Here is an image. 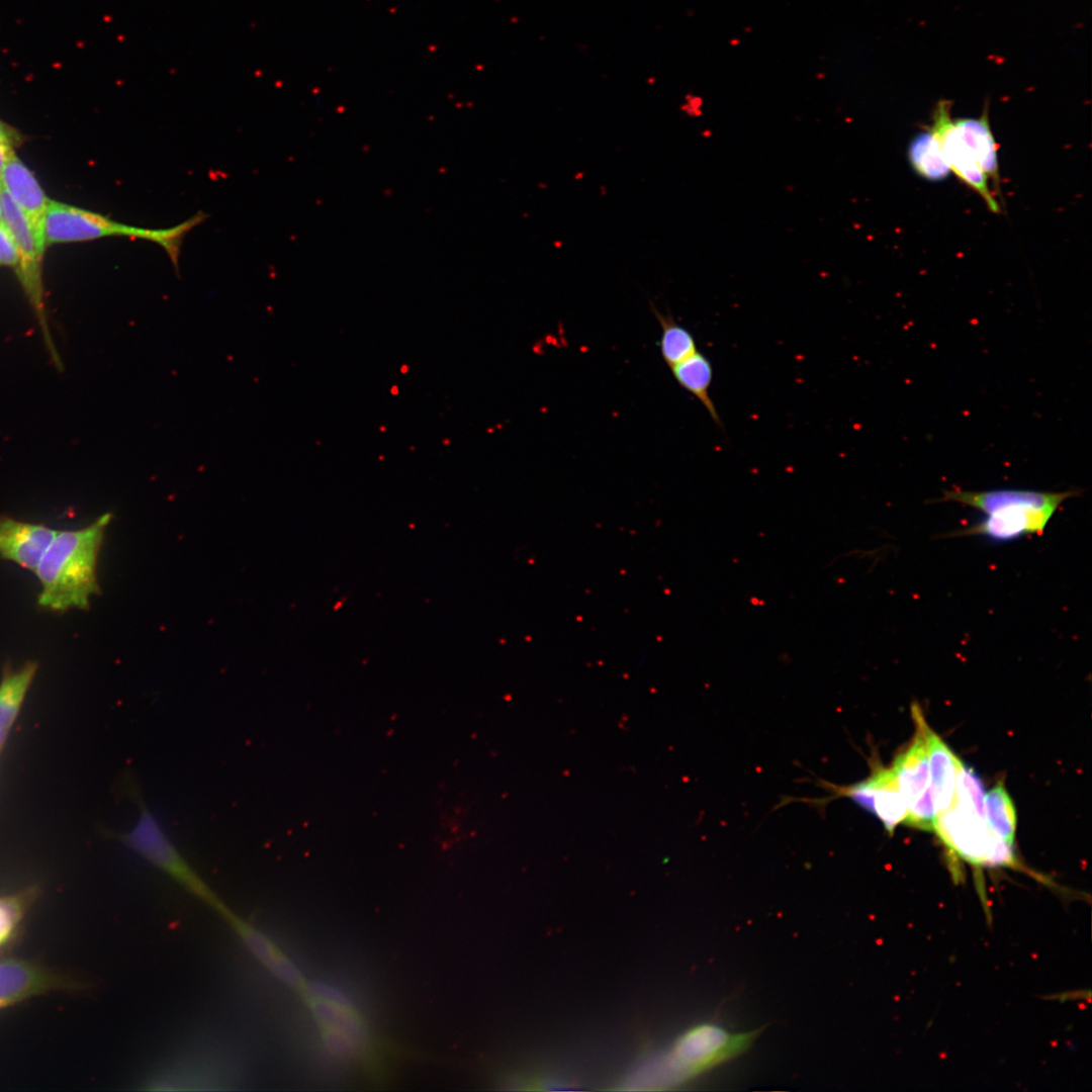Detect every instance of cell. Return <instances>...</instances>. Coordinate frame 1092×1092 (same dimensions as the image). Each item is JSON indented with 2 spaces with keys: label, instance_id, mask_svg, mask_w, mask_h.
<instances>
[{
  "label": "cell",
  "instance_id": "ac0fdd59",
  "mask_svg": "<svg viewBox=\"0 0 1092 1092\" xmlns=\"http://www.w3.org/2000/svg\"><path fill=\"white\" fill-rule=\"evenodd\" d=\"M954 124L972 157L986 174L999 187V168L995 140L992 134L988 112L985 110L979 118H960Z\"/></svg>",
  "mask_w": 1092,
  "mask_h": 1092
},
{
  "label": "cell",
  "instance_id": "ffe728a7",
  "mask_svg": "<svg viewBox=\"0 0 1092 1092\" xmlns=\"http://www.w3.org/2000/svg\"><path fill=\"white\" fill-rule=\"evenodd\" d=\"M37 663L27 661L17 669L7 666L0 680V730L9 733L34 678Z\"/></svg>",
  "mask_w": 1092,
  "mask_h": 1092
},
{
  "label": "cell",
  "instance_id": "7c38bea8",
  "mask_svg": "<svg viewBox=\"0 0 1092 1092\" xmlns=\"http://www.w3.org/2000/svg\"><path fill=\"white\" fill-rule=\"evenodd\" d=\"M912 715L924 738L933 803L936 814L939 815L954 802L957 775L962 760L931 730L916 704L912 706Z\"/></svg>",
  "mask_w": 1092,
  "mask_h": 1092
},
{
  "label": "cell",
  "instance_id": "1f68e13d",
  "mask_svg": "<svg viewBox=\"0 0 1092 1092\" xmlns=\"http://www.w3.org/2000/svg\"><path fill=\"white\" fill-rule=\"evenodd\" d=\"M406 370H407L406 366H403V367L401 368V371H402L403 373H404V372H406Z\"/></svg>",
  "mask_w": 1092,
  "mask_h": 1092
},
{
  "label": "cell",
  "instance_id": "4fadbf2b",
  "mask_svg": "<svg viewBox=\"0 0 1092 1092\" xmlns=\"http://www.w3.org/2000/svg\"><path fill=\"white\" fill-rule=\"evenodd\" d=\"M1076 494V490L1049 492L1027 489H992L984 491L951 489L943 492L941 500L962 504L989 515L1015 507L1058 510L1066 499Z\"/></svg>",
  "mask_w": 1092,
  "mask_h": 1092
},
{
  "label": "cell",
  "instance_id": "d6986e66",
  "mask_svg": "<svg viewBox=\"0 0 1092 1092\" xmlns=\"http://www.w3.org/2000/svg\"><path fill=\"white\" fill-rule=\"evenodd\" d=\"M678 385L698 398L709 413L712 421L723 428L721 418L710 396L709 388L713 381V365L703 353L694 354L670 368Z\"/></svg>",
  "mask_w": 1092,
  "mask_h": 1092
},
{
  "label": "cell",
  "instance_id": "7a4b0ae2",
  "mask_svg": "<svg viewBox=\"0 0 1092 1092\" xmlns=\"http://www.w3.org/2000/svg\"><path fill=\"white\" fill-rule=\"evenodd\" d=\"M761 1029L732 1033L713 1023L684 1032L670 1051L642 1063L622 1083L628 1090H661L680 1084L745 1052Z\"/></svg>",
  "mask_w": 1092,
  "mask_h": 1092
},
{
  "label": "cell",
  "instance_id": "d4e9b609",
  "mask_svg": "<svg viewBox=\"0 0 1092 1092\" xmlns=\"http://www.w3.org/2000/svg\"><path fill=\"white\" fill-rule=\"evenodd\" d=\"M984 786L979 775L963 761L957 775L954 802L985 818Z\"/></svg>",
  "mask_w": 1092,
  "mask_h": 1092
},
{
  "label": "cell",
  "instance_id": "e0dca14e",
  "mask_svg": "<svg viewBox=\"0 0 1092 1092\" xmlns=\"http://www.w3.org/2000/svg\"><path fill=\"white\" fill-rule=\"evenodd\" d=\"M0 188L26 214L37 237L44 243L42 224L51 199L46 195L33 173L15 152L10 155L5 164Z\"/></svg>",
  "mask_w": 1092,
  "mask_h": 1092
},
{
  "label": "cell",
  "instance_id": "4316f807",
  "mask_svg": "<svg viewBox=\"0 0 1092 1092\" xmlns=\"http://www.w3.org/2000/svg\"><path fill=\"white\" fill-rule=\"evenodd\" d=\"M21 141L18 131L0 120V145H8L15 148Z\"/></svg>",
  "mask_w": 1092,
  "mask_h": 1092
},
{
  "label": "cell",
  "instance_id": "83f0119b",
  "mask_svg": "<svg viewBox=\"0 0 1092 1092\" xmlns=\"http://www.w3.org/2000/svg\"><path fill=\"white\" fill-rule=\"evenodd\" d=\"M687 108V112L690 115H696L700 112V104L697 103V98H687V102L684 104Z\"/></svg>",
  "mask_w": 1092,
  "mask_h": 1092
},
{
  "label": "cell",
  "instance_id": "f546056e",
  "mask_svg": "<svg viewBox=\"0 0 1092 1092\" xmlns=\"http://www.w3.org/2000/svg\"><path fill=\"white\" fill-rule=\"evenodd\" d=\"M1 220H2V197H1V188H0V221Z\"/></svg>",
  "mask_w": 1092,
  "mask_h": 1092
},
{
  "label": "cell",
  "instance_id": "9c48e42d",
  "mask_svg": "<svg viewBox=\"0 0 1092 1092\" xmlns=\"http://www.w3.org/2000/svg\"><path fill=\"white\" fill-rule=\"evenodd\" d=\"M934 832L947 849L974 868H986L992 832L985 818L957 802L937 815Z\"/></svg>",
  "mask_w": 1092,
  "mask_h": 1092
},
{
  "label": "cell",
  "instance_id": "603a6c76",
  "mask_svg": "<svg viewBox=\"0 0 1092 1092\" xmlns=\"http://www.w3.org/2000/svg\"><path fill=\"white\" fill-rule=\"evenodd\" d=\"M651 309L661 327L660 354L665 364L672 368L698 351L695 337L672 315L660 312L654 305H651Z\"/></svg>",
  "mask_w": 1092,
  "mask_h": 1092
},
{
  "label": "cell",
  "instance_id": "44dd1931",
  "mask_svg": "<svg viewBox=\"0 0 1092 1092\" xmlns=\"http://www.w3.org/2000/svg\"><path fill=\"white\" fill-rule=\"evenodd\" d=\"M984 810L986 824L992 834L1013 843L1017 815L1014 804L1002 783L985 793Z\"/></svg>",
  "mask_w": 1092,
  "mask_h": 1092
},
{
  "label": "cell",
  "instance_id": "9a60e30c",
  "mask_svg": "<svg viewBox=\"0 0 1092 1092\" xmlns=\"http://www.w3.org/2000/svg\"><path fill=\"white\" fill-rule=\"evenodd\" d=\"M1057 510L1015 507L989 515L979 523L951 536H984L1009 541L1026 535L1041 534Z\"/></svg>",
  "mask_w": 1092,
  "mask_h": 1092
},
{
  "label": "cell",
  "instance_id": "484cf974",
  "mask_svg": "<svg viewBox=\"0 0 1092 1092\" xmlns=\"http://www.w3.org/2000/svg\"><path fill=\"white\" fill-rule=\"evenodd\" d=\"M19 253L16 243L6 226V224L0 221V266L13 268L15 271L19 266Z\"/></svg>",
  "mask_w": 1092,
  "mask_h": 1092
},
{
  "label": "cell",
  "instance_id": "7402d4cb",
  "mask_svg": "<svg viewBox=\"0 0 1092 1092\" xmlns=\"http://www.w3.org/2000/svg\"><path fill=\"white\" fill-rule=\"evenodd\" d=\"M908 157L914 170L928 180L944 179L950 172L940 146L930 128L915 135L909 146Z\"/></svg>",
  "mask_w": 1092,
  "mask_h": 1092
},
{
  "label": "cell",
  "instance_id": "8992f818",
  "mask_svg": "<svg viewBox=\"0 0 1092 1092\" xmlns=\"http://www.w3.org/2000/svg\"><path fill=\"white\" fill-rule=\"evenodd\" d=\"M1 197L2 221L10 231L20 258L15 273L38 318L51 357L61 369L62 361L50 334L43 304L41 261L46 245L37 237L26 214L2 190Z\"/></svg>",
  "mask_w": 1092,
  "mask_h": 1092
},
{
  "label": "cell",
  "instance_id": "6da1fadb",
  "mask_svg": "<svg viewBox=\"0 0 1092 1092\" xmlns=\"http://www.w3.org/2000/svg\"><path fill=\"white\" fill-rule=\"evenodd\" d=\"M110 520L106 513L84 528L57 532L34 571L41 608L55 612L89 608L90 599L100 592L97 561Z\"/></svg>",
  "mask_w": 1092,
  "mask_h": 1092
},
{
  "label": "cell",
  "instance_id": "3957f363",
  "mask_svg": "<svg viewBox=\"0 0 1092 1092\" xmlns=\"http://www.w3.org/2000/svg\"><path fill=\"white\" fill-rule=\"evenodd\" d=\"M205 217L206 215L199 212L177 225L152 230L121 223L91 210L50 200L43 217L42 232L46 246L87 242L107 237L149 241L163 248L178 271L183 239Z\"/></svg>",
  "mask_w": 1092,
  "mask_h": 1092
},
{
  "label": "cell",
  "instance_id": "2e32d148",
  "mask_svg": "<svg viewBox=\"0 0 1092 1092\" xmlns=\"http://www.w3.org/2000/svg\"><path fill=\"white\" fill-rule=\"evenodd\" d=\"M222 918L267 971L288 987L301 992L306 984L304 977L272 939L232 910Z\"/></svg>",
  "mask_w": 1092,
  "mask_h": 1092
},
{
  "label": "cell",
  "instance_id": "52a82bcc",
  "mask_svg": "<svg viewBox=\"0 0 1092 1092\" xmlns=\"http://www.w3.org/2000/svg\"><path fill=\"white\" fill-rule=\"evenodd\" d=\"M870 776L855 784L837 786L822 782L829 795L811 800L810 803L823 804L838 798H848L860 808L877 817L889 833L903 823L907 815V806L900 793L891 766H884L877 759H871Z\"/></svg>",
  "mask_w": 1092,
  "mask_h": 1092
},
{
  "label": "cell",
  "instance_id": "8fae6325",
  "mask_svg": "<svg viewBox=\"0 0 1092 1092\" xmlns=\"http://www.w3.org/2000/svg\"><path fill=\"white\" fill-rule=\"evenodd\" d=\"M81 988L80 982L35 963L0 958V1010L52 991Z\"/></svg>",
  "mask_w": 1092,
  "mask_h": 1092
},
{
  "label": "cell",
  "instance_id": "ba28073f",
  "mask_svg": "<svg viewBox=\"0 0 1092 1092\" xmlns=\"http://www.w3.org/2000/svg\"><path fill=\"white\" fill-rule=\"evenodd\" d=\"M907 748L897 754L890 765L902 794L907 815L903 824L925 831H934L935 811L929 778L925 742L920 728Z\"/></svg>",
  "mask_w": 1092,
  "mask_h": 1092
},
{
  "label": "cell",
  "instance_id": "f1b7e54d",
  "mask_svg": "<svg viewBox=\"0 0 1092 1092\" xmlns=\"http://www.w3.org/2000/svg\"><path fill=\"white\" fill-rule=\"evenodd\" d=\"M8 737V733L0 730V753Z\"/></svg>",
  "mask_w": 1092,
  "mask_h": 1092
},
{
  "label": "cell",
  "instance_id": "277c9868",
  "mask_svg": "<svg viewBox=\"0 0 1092 1092\" xmlns=\"http://www.w3.org/2000/svg\"><path fill=\"white\" fill-rule=\"evenodd\" d=\"M126 785L129 799L134 802L139 814L128 830L116 833V839L168 875L221 917L224 916L231 909L176 848L156 815L145 802L133 777L129 776Z\"/></svg>",
  "mask_w": 1092,
  "mask_h": 1092
},
{
  "label": "cell",
  "instance_id": "4dcf8cb0",
  "mask_svg": "<svg viewBox=\"0 0 1092 1092\" xmlns=\"http://www.w3.org/2000/svg\"><path fill=\"white\" fill-rule=\"evenodd\" d=\"M391 392H392L393 394L397 393V387H395V386H394V387H392V390H391Z\"/></svg>",
  "mask_w": 1092,
  "mask_h": 1092
},
{
  "label": "cell",
  "instance_id": "5b68a950",
  "mask_svg": "<svg viewBox=\"0 0 1092 1092\" xmlns=\"http://www.w3.org/2000/svg\"><path fill=\"white\" fill-rule=\"evenodd\" d=\"M300 994L322 1032L327 1051L341 1060L365 1059L374 1048L368 1027L346 995L322 984L307 983Z\"/></svg>",
  "mask_w": 1092,
  "mask_h": 1092
},
{
  "label": "cell",
  "instance_id": "5bb4252c",
  "mask_svg": "<svg viewBox=\"0 0 1092 1092\" xmlns=\"http://www.w3.org/2000/svg\"><path fill=\"white\" fill-rule=\"evenodd\" d=\"M58 530L0 516V557L35 571Z\"/></svg>",
  "mask_w": 1092,
  "mask_h": 1092
},
{
  "label": "cell",
  "instance_id": "30bf717a",
  "mask_svg": "<svg viewBox=\"0 0 1092 1092\" xmlns=\"http://www.w3.org/2000/svg\"><path fill=\"white\" fill-rule=\"evenodd\" d=\"M951 102L941 99L935 106L931 131L935 135L950 171L977 191L993 212L1000 206L988 186V178L963 142L950 116Z\"/></svg>",
  "mask_w": 1092,
  "mask_h": 1092
},
{
  "label": "cell",
  "instance_id": "cb8c5ba5",
  "mask_svg": "<svg viewBox=\"0 0 1092 1092\" xmlns=\"http://www.w3.org/2000/svg\"><path fill=\"white\" fill-rule=\"evenodd\" d=\"M35 889L0 897V948L16 934L22 919L35 898Z\"/></svg>",
  "mask_w": 1092,
  "mask_h": 1092
}]
</instances>
